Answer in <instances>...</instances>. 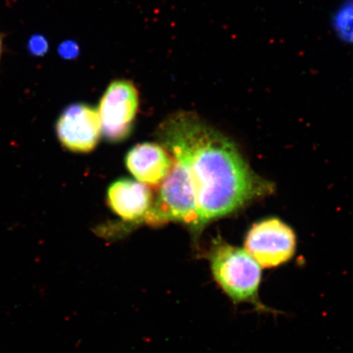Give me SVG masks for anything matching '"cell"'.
Returning a JSON list of instances; mask_svg holds the SVG:
<instances>
[{"label":"cell","mask_w":353,"mask_h":353,"mask_svg":"<svg viewBox=\"0 0 353 353\" xmlns=\"http://www.w3.org/2000/svg\"><path fill=\"white\" fill-rule=\"evenodd\" d=\"M157 135L172 157L188 167L201 230L210 221L230 214L272 191L271 184L256 175L236 145L196 114H171Z\"/></svg>","instance_id":"obj_1"},{"label":"cell","mask_w":353,"mask_h":353,"mask_svg":"<svg viewBox=\"0 0 353 353\" xmlns=\"http://www.w3.org/2000/svg\"><path fill=\"white\" fill-rule=\"evenodd\" d=\"M206 255L212 277L234 305L250 304L260 313L279 312L265 305L260 299L262 267L245 249L218 239Z\"/></svg>","instance_id":"obj_2"},{"label":"cell","mask_w":353,"mask_h":353,"mask_svg":"<svg viewBox=\"0 0 353 353\" xmlns=\"http://www.w3.org/2000/svg\"><path fill=\"white\" fill-rule=\"evenodd\" d=\"M173 159V167L143 220L151 225L183 223L196 233L201 231L200 220L191 175L183 162Z\"/></svg>","instance_id":"obj_3"},{"label":"cell","mask_w":353,"mask_h":353,"mask_svg":"<svg viewBox=\"0 0 353 353\" xmlns=\"http://www.w3.org/2000/svg\"><path fill=\"white\" fill-rule=\"evenodd\" d=\"M139 91L128 79L110 83L100 100L98 110L101 130L112 142H120L129 136L138 113Z\"/></svg>","instance_id":"obj_4"},{"label":"cell","mask_w":353,"mask_h":353,"mask_svg":"<svg viewBox=\"0 0 353 353\" xmlns=\"http://www.w3.org/2000/svg\"><path fill=\"white\" fill-rule=\"evenodd\" d=\"M245 250L262 268H278L294 257L296 236L281 220H263L254 224L247 234Z\"/></svg>","instance_id":"obj_5"},{"label":"cell","mask_w":353,"mask_h":353,"mask_svg":"<svg viewBox=\"0 0 353 353\" xmlns=\"http://www.w3.org/2000/svg\"><path fill=\"white\" fill-rule=\"evenodd\" d=\"M56 132L61 144L70 151H92L101 132L98 110L83 103L70 105L60 114Z\"/></svg>","instance_id":"obj_6"},{"label":"cell","mask_w":353,"mask_h":353,"mask_svg":"<svg viewBox=\"0 0 353 353\" xmlns=\"http://www.w3.org/2000/svg\"><path fill=\"white\" fill-rule=\"evenodd\" d=\"M125 163L128 170L139 182L158 186L170 174L174 159L163 145L145 143L130 150Z\"/></svg>","instance_id":"obj_7"},{"label":"cell","mask_w":353,"mask_h":353,"mask_svg":"<svg viewBox=\"0 0 353 353\" xmlns=\"http://www.w3.org/2000/svg\"><path fill=\"white\" fill-rule=\"evenodd\" d=\"M108 204L114 213L128 222L143 220L152 205L151 190L139 181L120 179L110 185Z\"/></svg>","instance_id":"obj_8"},{"label":"cell","mask_w":353,"mask_h":353,"mask_svg":"<svg viewBox=\"0 0 353 353\" xmlns=\"http://www.w3.org/2000/svg\"><path fill=\"white\" fill-rule=\"evenodd\" d=\"M331 23L341 41L353 44V0H343L334 11Z\"/></svg>","instance_id":"obj_9"},{"label":"cell","mask_w":353,"mask_h":353,"mask_svg":"<svg viewBox=\"0 0 353 353\" xmlns=\"http://www.w3.org/2000/svg\"><path fill=\"white\" fill-rule=\"evenodd\" d=\"M50 50L48 39L41 34H34L29 39L28 50L29 54L35 57H42L47 54Z\"/></svg>","instance_id":"obj_10"},{"label":"cell","mask_w":353,"mask_h":353,"mask_svg":"<svg viewBox=\"0 0 353 353\" xmlns=\"http://www.w3.org/2000/svg\"><path fill=\"white\" fill-rule=\"evenodd\" d=\"M79 48L78 44L73 41H65L59 47V54L65 60L77 59L79 55Z\"/></svg>","instance_id":"obj_11"},{"label":"cell","mask_w":353,"mask_h":353,"mask_svg":"<svg viewBox=\"0 0 353 353\" xmlns=\"http://www.w3.org/2000/svg\"><path fill=\"white\" fill-rule=\"evenodd\" d=\"M4 37L3 34L0 32V61H1L2 56L3 54V50H4Z\"/></svg>","instance_id":"obj_12"}]
</instances>
